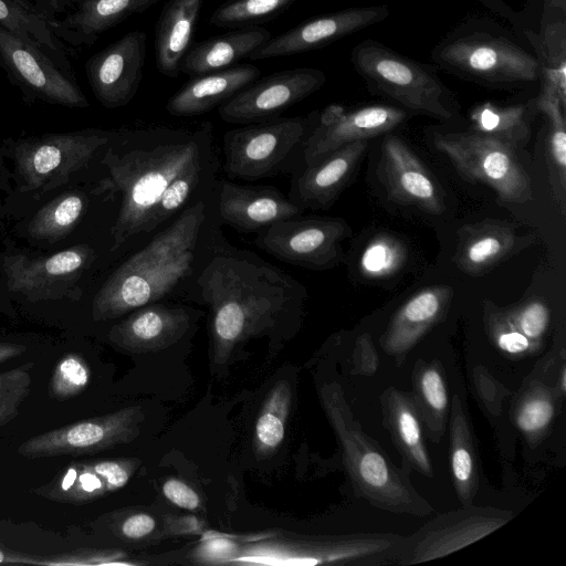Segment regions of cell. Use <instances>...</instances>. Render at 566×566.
I'll return each instance as SVG.
<instances>
[{
  "instance_id": "obj_1",
  "label": "cell",
  "mask_w": 566,
  "mask_h": 566,
  "mask_svg": "<svg viewBox=\"0 0 566 566\" xmlns=\"http://www.w3.org/2000/svg\"><path fill=\"white\" fill-rule=\"evenodd\" d=\"M220 226L218 219L185 286L190 298L210 308L216 364H224L239 344L297 321L306 298L301 282L253 252L232 247Z\"/></svg>"
},
{
  "instance_id": "obj_2",
  "label": "cell",
  "mask_w": 566,
  "mask_h": 566,
  "mask_svg": "<svg viewBox=\"0 0 566 566\" xmlns=\"http://www.w3.org/2000/svg\"><path fill=\"white\" fill-rule=\"evenodd\" d=\"M211 125L190 132L167 127L127 132L107 148L103 164L108 176L102 189L120 195L111 230L112 251L135 235L157 229L158 206L172 182L212 155Z\"/></svg>"
},
{
  "instance_id": "obj_3",
  "label": "cell",
  "mask_w": 566,
  "mask_h": 566,
  "mask_svg": "<svg viewBox=\"0 0 566 566\" xmlns=\"http://www.w3.org/2000/svg\"><path fill=\"white\" fill-rule=\"evenodd\" d=\"M217 220L216 195L185 207L103 283L92 303L94 321L117 318L185 287Z\"/></svg>"
},
{
  "instance_id": "obj_4",
  "label": "cell",
  "mask_w": 566,
  "mask_h": 566,
  "mask_svg": "<svg viewBox=\"0 0 566 566\" xmlns=\"http://www.w3.org/2000/svg\"><path fill=\"white\" fill-rule=\"evenodd\" d=\"M433 63L457 77L495 90L539 84L534 53L510 29L489 17H470L432 49Z\"/></svg>"
},
{
  "instance_id": "obj_5",
  "label": "cell",
  "mask_w": 566,
  "mask_h": 566,
  "mask_svg": "<svg viewBox=\"0 0 566 566\" xmlns=\"http://www.w3.org/2000/svg\"><path fill=\"white\" fill-rule=\"evenodd\" d=\"M319 396L356 493L373 505L394 513L430 514L433 509L356 421L340 385L324 384Z\"/></svg>"
},
{
  "instance_id": "obj_6",
  "label": "cell",
  "mask_w": 566,
  "mask_h": 566,
  "mask_svg": "<svg viewBox=\"0 0 566 566\" xmlns=\"http://www.w3.org/2000/svg\"><path fill=\"white\" fill-rule=\"evenodd\" d=\"M350 63L368 90L410 114L450 122L459 105L437 67L413 60L384 43L366 39L350 52Z\"/></svg>"
},
{
  "instance_id": "obj_7",
  "label": "cell",
  "mask_w": 566,
  "mask_h": 566,
  "mask_svg": "<svg viewBox=\"0 0 566 566\" xmlns=\"http://www.w3.org/2000/svg\"><path fill=\"white\" fill-rule=\"evenodd\" d=\"M319 112L247 124L223 135V169L229 179L254 181L292 172Z\"/></svg>"
},
{
  "instance_id": "obj_8",
  "label": "cell",
  "mask_w": 566,
  "mask_h": 566,
  "mask_svg": "<svg viewBox=\"0 0 566 566\" xmlns=\"http://www.w3.org/2000/svg\"><path fill=\"white\" fill-rule=\"evenodd\" d=\"M432 140L468 182L489 186L503 202L533 199L531 179L509 144L473 130L434 133Z\"/></svg>"
},
{
  "instance_id": "obj_9",
  "label": "cell",
  "mask_w": 566,
  "mask_h": 566,
  "mask_svg": "<svg viewBox=\"0 0 566 566\" xmlns=\"http://www.w3.org/2000/svg\"><path fill=\"white\" fill-rule=\"evenodd\" d=\"M108 133L86 129L45 134L11 143V157L21 191L48 192L66 184L109 143Z\"/></svg>"
},
{
  "instance_id": "obj_10",
  "label": "cell",
  "mask_w": 566,
  "mask_h": 566,
  "mask_svg": "<svg viewBox=\"0 0 566 566\" xmlns=\"http://www.w3.org/2000/svg\"><path fill=\"white\" fill-rule=\"evenodd\" d=\"M349 233L342 218L298 214L260 230L253 244L282 262L324 271L344 260L342 242Z\"/></svg>"
},
{
  "instance_id": "obj_11",
  "label": "cell",
  "mask_w": 566,
  "mask_h": 566,
  "mask_svg": "<svg viewBox=\"0 0 566 566\" xmlns=\"http://www.w3.org/2000/svg\"><path fill=\"white\" fill-rule=\"evenodd\" d=\"M0 67L28 103L41 101L71 108L88 106L76 78L64 73L40 49L1 25Z\"/></svg>"
},
{
  "instance_id": "obj_12",
  "label": "cell",
  "mask_w": 566,
  "mask_h": 566,
  "mask_svg": "<svg viewBox=\"0 0 566 566\" xmlns=\"http://www.w3.org/2000/svg\"><path fill=\"white\" fill-rule=\"evenodd\" d=\"M95 259L87 244H76L48 256L6 255L1 272L8 290L30 302L81 297L77 283Z\"/></svg>"
},
{
  "instance_id": "obj_13",
  "label": "cell",
  "mask_w": 566,
  "mask_h": 566,
  "mask_svg": "<svg viewBox=\"0 0 566 566\" xmlns=\"http://www.w3.org/2000/svg\"><path fill=\"white\" fill-rule=\"evenodd\" d=\"M143 420L140 407H126L33 436L20 444L18 452L30 459L99 452L133 441Z\"/></svg>"
},
{
  "instance_id": "obj_14",
  "label": "cell",
  "mask_w": 566,
  "mask_h": 566,
  "mask_svg": "<svg viewBox=\"0 0 566 566\" xmlns=\"http://www.w3.org/2000/svg\"><path fill=\"white\" fill-rule=\"evenodd\" d=\"M326 74L314 67H296L258 78L218 106L229 124H253L279 117L294 104L318 91Z\"/></svg>"
},
{
  "instance_id": "obj_15",
  "label": "cell",
  "mask_w": 566,
  "mask_h": 566,
  "mask_svg": "<svg viewBox=\"0 0 566 566\" xmlns=\"http://www.w3.org/2000/svg\"><path fill=\"white\" fill-rule=\"evenodd\" d=\"M411 114L394 104H367L346 109L328 105L319 113L307 138L302 163L311 164L326 154L356 140H369L402 125Z\"/></svg>"
},
{
  "instance_id": "obj_16",
  "label": "cell",
  "mask_w": 566,
  "mask_h": 566,
  "mask_svg": "<svg viewBox=\"0 0 566 566\" xmlns=\"http://www.w3.org/2000/svg\"><path fill=\"white\" fill-rule=\"evenodd\" d=\"M390 9L386 4L353 7L308 19L292 29L271 36L258 46L249 60L300 54L321 49L386 20Z\"/></svg>"
},
{
  "instance_id": "obj_17",
  "label": "cell",
  "mask_w": 566,
  "mask_h": 566,
  "mask_svg": "<svg viewBox=\"0 0 566 566\" xmlns=\"http://www.w3.org/2000/svg\"><path fill=\"white\" fill-rule=\"evenodd\" d=\"M147 34L132 31L92 55L84 65L95 98L106 108L127 105L143 77Z\"/></svg>"
},
{
  "instance_id": "obj_18",
  "label": "cell",
  "mask_w": 566,
  "mask_h": 566,
  "mask_svg": "<svg viewBox=\"0 0 566 566\" xmlns=\"http://www.w3.org/2000/svg\"><path fill=\"white\" fill-rule=\"evenodd\" d=\"M377 175L392 201L431 214L444 211V193L438 180L399 137L384 138Z\"/></svg>"
},
{
  "instance_id": "obj_19",
  "label": "cell",
  "mask_w": 566,
  "mask_h": 566,
  "mask_svg": "<svg viewBox=\"0 0 566 566\" xmlns=\"http://www.w3.org/2000/svg\"><path fill=\"white\" fill-rule=\"evenodd\" d=\"M216 210L221 224L241 233H256L303 212L273 186L239 185L228 179L217 185Z\"/></svg>"
},
{
  "instance_id": "obj_20",
  "label": "cell",
  "mask_w": 566,
  "mask_h": 566,
  "mask_svg": "<svg viewBox=\"0 0 566 566\" xmlns=\"http://www.w3.org/2000/svg\"><path fill=\"white\" fill-rule=\"evenodd\" d=\"M368 142L349 143L304 165L294 172L289 199L302 210L328 209L353 178Z\"/></svg>"
},
{
  "instance_id": "obj_21",
  "label": "cell",
  "mask_w": 566,
  "mask_h": 566,
  "mask_svg": "<svg viewBox=\"0 0 566 566\" xmlns=\"http://www.w3.org/2000/svg\"><path fill=\"white\" fill-rule=\"evenodd\" d=\"M528 244L514 224L484 219L458 229L453 262L463 273L482 276Z\"/></svg>"
},
{
  "instance_id": "obj_22",
  "label": "cell",
  "mask_w": 566,
  "mask_h": 566,
  "mask_svg": "<svg viewBox=\"0 0 566 566\" xmlns=\"http://www.w3.org/2000/svg\"><path fill=\"white\" fill-rule=\"evenodd\" d=\"M191 313L182 306L150 303L133 313L108 333V339L130 353L166 348L190 328Z\"/></svg>"
},
{
  "instance_id": "obj_23",
  "label": "cell",
  "mask_w": 566,
  "mask_h": 566,
  "mask_svg": "<svg viewBox=\"0 0 566 566\" xmlns=\"http://www.w3.org/2000/svg\"><path fill=\"white\" fill-rule=\"evenodd\" d=\"M453 298L449 285L426 286L395 313L380 344L388 355L403 356L447 315Z\"/></svg>"
},
{
  "instance_id": "obj_24",
  "label": "cell",
  "mask_w": 566,
  "mask_h": 566,
  "mask_svg": "<svg viewBox=\"0 0 566 566\" xmlns=\"http://www.w3.org/2000/svg\"><path fill=\"white\" fill-rule=\"evenodd\" d=\"M450 518L441 516L434 521V528L422 531L423 536L417 542L411 559L421 563L453 553L501 527L512 515L493 509H471L457 512Z\"/></svg>"
},
{
  "instance_id": "obj_25",
  "label": "cell",
  "mask_w": 566,
  "mask_h": 566,
  "mask_svg": "<svg viewBox=\"0 0 566 566\" xmlns=\"http://www.w3.org/2000/svg\"><path fill=\"white\" fill-rule=\"evenodd\" d=\"M159 0H80L62 19L50 23L54 34L66 45L90 46L98 35L142 13Z\"/></svg>"
},
{
  "instance_id": "obj_26",
  "label": "cell",
  "mask_w": 566,
  "mask_h": 566,
  "mask_svg": "<svg viewBox=\"0 0 566 566\" xmlns=\"http://www.w3.org/2000/svg\"><path fill=\"white\" fill-rule=\"evenodd\" d=\"M260 75L259 67L242 64L193 76L171 95L166 104V111L178 117L202 115L258 80Z\"/></svg>"
},
{
  "instance_id": "obj_27",
  "label": "cell",
  "mask_w": 566,
  "mask_h": 566,
  "mask_svg": "<svg viewBox=\"0 0 566 566\" xmlns=\"http://www.w3.org/2000/svg\"><path fill=\"white\" fill-rule=\"evenodd\" d=\"M272 36L261 27L234 29L191 44L181 61L180 72L191 77L219 72L249 55Z\"/></svg>"
},
{
  "instance_id": "obj_28",
  "label": "cell",
  "mask_w": 566,
  "mask_h": 566,
  "mask_svg": "<svg viewBox=\"0 0 566 566\" xmlns=\"http://www.w3.org/2000/svg\"><path fill=\"white\" fill-rule=\"evenodd\" d=\"M203 0H169L158 18L155 31V59L158 71L177 77L181 61L192 44Z\"/></svg>"
},
{
  "instance_id": "obj_29",
  "label": "cell",
  "mask_w": 566,
  "mask_h": 566,
  "mask_svg": "<svg viewBox=\"0 0 566 566\" xmlns=\"http://www.w3.org/2000/svg\"><path fill=\"white\" fill-rule=\"evenodd\" d=\"M395 446L409 468L431 478L432 464L426 447L422 419L411 392L390 387L381 398Z\"/></svg>"
},
{
  "instance_id": "obj_30",
  "label": "cell",
  "mask_w": 566,
  "mask_h": 566,
  "mask_svg": "<svg viewBox=\"0 0 566 566\" xmlns=\"http://www.w3.org/2000/svg\"><path fill=\"white\" fill-rule=\"evenodd\" d=\"M536 109L546 119V164L552 196L558 211L566 216V99L549 83L539 82Z\"/></svg>"
},
{
  "instance_id": "obj_31",
  "label": "cell",
  "mask_w": 566,
  "mask_h": 566,
  "mask_svg": "<svg viewBox=\"0 0 566 566\" xmlns=\"http://www.w3.org/2000/svg\"><path fill=\"white\" fill-rule=\"evenodd\" d=\"M536 95L525 102H482L469 112L470 130L497 138L514 149L525 146L532 133Z\"/></svg>"
},
{
  "instance_id": "obj_32",
  "label": "cell",
  "mask_w": 566,
  "mask_h": 566,
  "mask_svg": "<svg viewBox=\"0 0 566 566\" xmlns=\"http://www.w3.org/2000/svg\"><path fill=\"white\" fill-rule=\"evenodd\" d=\"M450 472L459 501L471 506L480 482L479 458L468 417L454 395L450 420Z\"/></svg>"
},
{
  "instance_id": "obj_33",
  "label": "cell",
  "mask_w": 566,
  "mask_h": 566,
  "mask_svg": "<svg viewBox=\"0 0 566 566\" xmlns=\"http://www.w3.org/2000/svg\"><path fill=\"white\" fill-rule=\"evenodd\" d=\"M0 25L40 49L64 73L75 78L69 54L72 51L52 31L48 20L14 0H0Z\"/></svg>"
},
{
  "instance_id": "obj_34",
  "label": "cell",
  "mask_w": 566,
  "mask_h": 566,
  "mask_svg": "<svg viewBox=\"0 0 566 566\" xmlns=\"http://www.w3.org/2000/svg\"><path fill=\"white\" fill-rule=\"evenodd\" d=\"M413 398L422 421L437 440L444 432L449 413V396L442 365L434 360L415 366L412 373Z\"/></svg>"
},
{
  "instance_id": "obj_35",
  "label": "cell",
  "mask_w": 566,
  "mask_h": 566,
  "mask_svg": "<svg viewBox=\"0 0 566 566\" xmlns=\"http://www.w3.org/2000/svg\"><path fill=\"white\" fill-rule=\"evenodd\" d=\"M557 390L542 381L530 382L515 403L513 420L530 447L548 434L557 411Z\"/></svg>"
},
{
  "instance_id": "obj_36",
  "label": "cell",
  "mask_w": 566,
  "mask_h": 566,
  "mask_svg": "<svg viewBox=\"0 0 566 566\" xmlns=\"http://www.w3.org/2000/svg\"><path fill=\"white\" fill-rule=\"evenodd\" d=\"M35 493L55 502L81 505L108 492L92 461H85L67 464L49 483L38 488Z\"/></svg>"
},
{
  "instance_id": "obj_37",
  "label": "cell",
  "mask_w": 566,
  "mask_h": 566,
  "mask_svg": "<svg viewBox=\"0 0 566 566\" xmlns=\"http://www.w3.org/2000/svg\"><path fill=\"white\" fill-rule=\"evenodd\" d=\"M86 205V196L77 190L55 197L30 220L29 237L49 243L64 239L83 218Z\"/></svg>"
},
{
  "instance_id": "obj_38",
  "label": "cell",
  "mask_w": 566,
  "mask_h": 566,
  "mask_svg": "<svg viewBox=\"0 0 566 566\" xmlns=\"http://www.w3.org/2000/svg\"><path fill=\"white\" fill-rule=\"evenodd\" d=\"M291 399L292 390L285 380L269 392L255 422L254 447L259 454H270L282 444Z\"/></svg>"
},
{
  "instance_id": "obj_39",
  "label": "cell",
  "mask_w": 566,
  "mask_h": 566,
  "mask_svg": "<svg viewBox=\"0 0 566 566\" xmlns=\"http://www.w3.org/2000/svg\"><path fill=\"white\" fill-rule=\"evenodd\" d=\"M297 0H226L210 15L209 24L224 29L258 27L277 18Z\"/></svg>"
},
{
  "instance_id": "obj_40",
  "label": "cell",
  "mask_w": 566,
  "mask_h": 566,
  "mask_svg": "<svg viewBox=\"0 0 566 566\" xmlns=\"http://www.w3.org/2000/svg\"><path fill=\"white\" fill-rule=\"evenodd\" d=\"M482 311L485 333L503 355L523 358L535 355L542 348V344L527 338L515 327L505 308L484 300Z\"/></svg>"
},
{
  "instance_id": "obj_41",
  "label": "cell",
  "mask_w": 566,
  "mask_h": 566,
  "mask_svg": "<svg viewBox=\"0 0 566 566\" xmlns=\"http://www.w3.org/2000/svg\"><path fill=\"white\" fill-rule=\"evenodd\" d=\"M407 259L405 244L396 237L380 233L365 247L359 270L367 279H384L397 273Z\"/></svg>"
},
{
  "instance_id": "obj_42",
  "label": "cell",
  "mask_w": 566,
  "mask_h": 566,
  "mask_svg": "<svg viewBox=\"0 0 566 566\" xmlns=\"http://www.w3.org/2000/svg\"><path fill=\"white\" fill-rule=\"evenodd\" d=\"M91 381V368L78 353H66L55 365L49 382V396L57 401L82 394Z\"/></svg>"
},
{
  "instance_id": "obj_43",
  "label": "cell",
  "mask_w": 566,
  "mask_h": 566,
  "mask_svg": "<svg viewBox=\"0 0 566 566\" xmlns=\"http://www.w3.org/2000/svg\"><path fill=\"white\" fill-rule=\"evenodd\" d=\"M32 367L33 363H28L0 371V426H6L18 417L22 402L30 394Z\"/></svg>"
},
{
  "instance_id": "obj_44",
  "label": "cell",
  "mask_w": 566,
  "mask_h": 566,
  "mask_svg": "<svg viewBox=\"0 0 566 566\" xmlns=\"http://www.w3.org/2000/svg\"><path fill=\"white\" fill-rule=\"evenodd\" d=\"M515 327L527 338L543 344L551 323L548 305L538 298L525 301L516 306L505 308Z\"/></svg>"
},
{
  "instance_id": "obj_45",
  "label": "cell",
  "mask_w": 566,
  "mask_h": 566,
  "mask_svg": "<svg viewBox=\"0 0 566 566\" xmlns=\"http://www.w3.org/2000/svg\"><path fill=\"white\" fill-rule=\"evenodd\" d=\"M92 464L105 481L108 493L125 486L136 468V462L127 459L96 460Z\"/></svg>"
},
{
  "instance_id": "obj_46",
  "label": "cell",
  "mask_w": 566,
  "mask_h": 566,
  "mask_svg": "<svg viewBox=\"0 0 566 566\" xmlns=\"http://www.w3.org/2000/svg\"><path fill=\"white\" fill-rule=\"evenodd\" d=\"M117 554L114 552L98 549H77L70 553L54 555L50 557H41L40 565L49 566H67V565H96L108 564Z\"/></svg>"
},
{
  "instance_id": "obj_47",
  "label": "cell",
  "mask_w": 566,
  "mask_h": 566,
  "mask_svg": "<svg viewBox=\"0 0 566 566\" xmlns=\"http://www.w3.org/2000/svg\"><path fill=\"white\" fill-rule=\"evenodd\" d=\"M161 490L169 502L181 509L195 511L201 504L199 494L191 486L178 479H168L163 484Z\"/></svg>"
},
{
  "instance_id": "obj_48",
  "label": "cell",
  "mask_w": 566,
  "mask_h": 566,
  "mask_svg": "<svg viewBox=\"0 0 566 566\" xmlns=\"http://www.w3.org/2000/svg\"><path fill=\"white\" fill-rule=\"evenodd\" d=\"M155 526L154 517L145 513H137L124 520L120 532L127 538L139 539L150 534Z\"/></svg>"
},
{
  "instance_id": "obj_49",
  "label": "cell",
  "mask_w": 566,
  "mask_h": 566,
  "mask_svg": "<svg viewBox=\"0 0 566 566\" xmlns=\"http://www.w3.org/2000/svg\"><path fill=\"white\" fill-rule=\"evenodd\" d=\"M80 0H32L36 10L49 23L59 19L60 14L70 12Z\"/></svg>"
},
{
  "instance_id": "obj_50",
  "label": "cell",
  "mask_w": 566,
  "mask_h": 566,
  "mask_svg": "<svg viewBox=\"0 0 566 566\" xmlns=\"http://www.w3.org/2000/svg\"><path fill=\"white\" fill-rule=\"evenodd\" d=\"M41 557L22 554L9 549L0 544V563L35 564L40 565Z\"/></svg>"
},
{
  "instance_id": "obj_51",
  "label": "cell",
  "mask_w": 566,
  "mask_h": 566,
  "mask_svg": "<svg viewBox=\"0 0 566 566\" xmlns=\"http://www.w3.org/2000/svg\"><path fill=\"white\" fill-rule=\"evenodd\" d=\"M484 8H486L492 13L499 15L500 18L507 20L509 22L512 20L515 10L505 1V0H475Z\"/></svg>"
},
{
  "instance_id": "obj_52",
  "label": "cell",
  "mask_w": 566,
  "mask_h": 566,
  "mask_svg": "<svg viewBox=\"0 0 566 566\" xmlns=\"http://www.w3.org/2000/svg\"><path fill=\"white\" fill-rule=\"evenodd\" d=\"M27 350V347L22 344L0 343V364L11 358L22 355Z\"/></svg>"
},
{
  "instance_id": "obj_53",
  "label": "cell",
  "mask_w": 566,
  "mask_h": 566,
  "mask_svg": "<svg viewBox=\"0 0 566 566\" xmlns=\"http://www.w3.org/2000/svg\"><path fill=\"white\" fill-rule=\"evenodd\" d=\"M14 1H17L18 3H20L21 6H23L24 8L29 9V10L38 11L31 0H14Z\"/></svg>"
}]
</instances>
